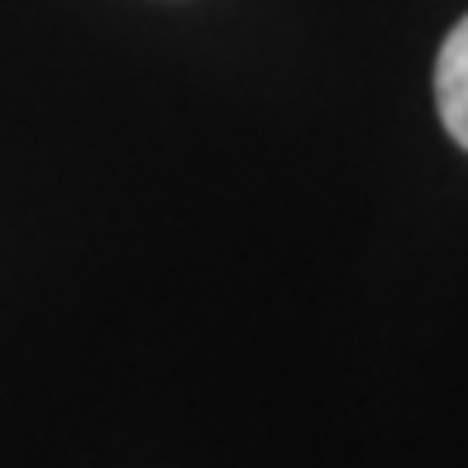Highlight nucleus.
<instances>
[{"instance_id": "obj_1", "label": "nucleus", "mask_w": 468, "mask_h": 468, "mask_svg": "<svg viewBox=\"0 0 468 468\" xmlns=\"http://www.w3.org/2000/svg\"><path fill=\"white\" fill-rule=\"evenodd\" d=\"M435 111L459 148H468V15L444 34L435 58Z\"/></svg>"}]
</instances>
